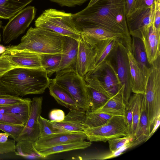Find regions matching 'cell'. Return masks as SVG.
<instances>
[{"instance_id": "obj_42", "label": "cell", "mask_w": 160, "mask_h": 160, "mask_svg": "<svg viewBox=\"0 0 160 160\" xmlns=\"http://www.w3.org/2000/svg\"><path fill=\"white\" fill-rule=\"evenodd\" d=\"M62 6L72 7L81 5L88 0H50Z\"/></svg>"}, {"instance_id": "obj_38", "label": "cell", "mask_w": 160, "mask_h": 160, "mask_svg": "<svg viewBox=\"0 0 160 160\" xmlns=\"http://www.w3.org/2000/svg\"><path fill=\"white\" fill-rule=\"evenodd\" d=\"M15 68L4 56H0V78L9 71Z\"/></svg>"}, {"instance_id": "obj_30", "label": "cell", "mask_w": 160, "mask_h": 160, "mask_svg": "<svg viewBox=\"0 0 160 160\" xmlns=\"http://www.w3.org/2000/svg\"><path fill=\"white\" fill-rule=\"evenodd\" d=\"M42 68L46 71L49 77L57 71L62 54H39Z\"/></svg>"}, {"instance_id": "obj_47", "label": "cell", "mask_w": 160, "mask_h": 160, "mask_svg": "<svg viewBox=\"0 0 160 160\" xmlns=\"http://www.w3.org/2000/svg\"><path fill=\"white\" fill-rule=\"evenodd\" d=\"M160 124V116L158 117L156 119L153 125V128L152 130L150 132L149 135H148L146 141L148 140L153 135L154 132L156 131L157 129L158 128Z\"/></svg>"}, {"instance_id": "obj_12", "label": "cell", "mask_w": 160, "mask_h": 160, "mask_svg": "<svg viewBox=\"0 0 160 160\" xmlns=\"http://www.w3.org/2000/svg\"><path fill=\"white\" fill-rule=\"evenodd\" d=\"M86 139V135L83 132H60L39 138L33 147L36 152L43 148Z\"/></svg>"}, {"instance_id": "obj_37", "label": "cell", "mask_w": 160, "mask_h": 160, "mask_svg": "<svg viewBox=\"0 0 160 160\" xmlns=\"http://www.w3.org/2000/svg\"><path fill=\"white\" fill-rule=\"evenodd\" d=\"M26 99L21 98L17 96L0 95V106L9 105L18 103L24 101Z\"/></svg>"}, {"instance_id": "obj_3", "label": "cell", "mask_w": 160, "mask_h": 160, "mask_svg": "<svg viewBox=\"0 0 160 160\" xmlns=\"http://www.w3.org/2000/svg\"><path fill=\"white\" fill-rule=\"evenodd\" d=\"M65 36L42 28L31 27L20 42L6 50H23L41 54H62Z\"/></svg>"}, {"instance_id": "obj_15", "label": "cell", "mask_w": 160, "mask_h": 160, "mask_svg": "<svg viewBox=\"0 0 160 160\" xmlns=\"http://www.w3.org/2000/svg\"><path fill=\"white\" fill-rule=\"evenodd\" d=\"M84 77L86 82L90 111H94L103 105L111 97L94 76L87 74Z\"/></svg>"}, {"instance_id": "obj_49", "label": "cell", "mask_w": 160, "mask_h": 160, "mask_svg": "<svg viewBox=\"0 0 160 160\" xmlns=\"http://www.w3.org/2000/svg\"><path fill=\"white\" fill-rule=\"evenodd\" d=\"M6 47L0 44V54H2L6 50Z\"/></svg>"}, {"instance_id": "obj_18", "label": "cell", "mask_w": 160, "mask_h": 160, "mask_svg": "<svg viewBox=\"0 0 160 160\" xmlns=\"http://www.w3.org/2000/svg\"><path fill=\"white\" fill-rule=\"evenodd\" d=\"M141 39L148 62L152 65L160 56V30H157L153 23L142 34Z\"/></svg>"}, {"instance_id": "obj_33", "label": "cell", "mask_w": 160, "mask_h": 160, "mask_svg": "<svg viewBox=\"0 0 160 160\" xmlns=\"http://www.w3.org/2000/svg\"><path fill=\"white\" fill-rule=\"evenodd\" d=\"M25 124L15 125L0 123V130L9 134L16 142Z\"/></svg>"}, {"instance_id": "obj_39", "label": "cell", "mask_w": 160, "mask_h": 160, "mask_svg": "<svg viewBox=\"0 0 160 160\" xmlns=\"http://www.w3.org/2000/svg\"><path fill=\"white\" fill-rule=\"evenodd\" d=\"M0 123L15 125L24 124L22 122L16 117L1 112Z\"/></svg>"}, {"instance_id": "obj_14", "label": "cell", "mask_w": 160, "mask_h": 160, "mask_svg": "<svg viewBox=\"0 0 160 160\" xmlns=\"http://www.w3.org/2000/svg\"><path fill=\"white\" fill-rule=\"evenodd\" d=\"M78 41L76 70L79 74L84 77L94 69L96 54L95 48V46L90 45L81 38Z\"/></svg>"}, {"instance_id": "obj_24", "label": "cell", "mask_w": 160, "mask_h": 160, "mask_svg": "<svg viewBox=\"0 0 160 160\" xmlns=\"http://www.w3.org/2000/svg\"><path fill=\"white\" fill-rule=\"evenodd\" d=\"M31 101L30 98H26L24 101L18 103L0 106V112L15 117L25 124L30 115Z\"/></svg>"}, {"instance_id": "obj_32", "label": "cell", "mask_w": 160, "mask_h": 160, "mask_svg": "<svg viewBox=\"0 0 160 160\" xmlns=\"http://www.w3.org/2000/svg\"><path fill=\"white\" fill-rule=\"evenodd\" d=\"M139 123L142 135L147 138L151 132V127L146 110L144 95L141 109Z\"/></svg>"}, {"instance_id": "obj_35", "label": "cell", "mask_w": 160, "mask_h": 160, "mask_svg": "<svg viewBox=\"0 0 160 160\" xmlns=\"http://www.w3.org/2000/svg\"><path fill=\"white\" fill-rule=\"evenodd\" d=\"M134 139L133 137L131 135L110 139L108 141L110 151L115 152L127 143Z\"/></svg>"}, {"instance_id": "obj_20", "label": "cell", "mask_w": 160, "mask_h": 160, "mask_svg": "<svg viewBox=\"0 0 160 160\" xmlns=\"http://www.w3.org/2000/svg\"><path fill=\"white\" fill-rule=\"evenodd\" d=\"M80 30L81 38L92 46H95L105 40L118 38L122 40L127 48H130L122 36L104 28L100 27H89L82 28Z\"/></svg>"}, {"instance_id": "obj_19", "label": "cell", "mask_w": 160, "mask_h": 160, "mask_svg": "<svg viewBox=\"0 0 160 160\" xmlns=\"http://www.w3.org/2000/svg\"><path fill=\"white\" fill-rule=\"evenodd\" d=\"M78 41L65 36L60 62L56 74L71 70H76Z\"/></svg>"}, {"instance_id": "obj_43", "label": "cell", "mask_w": 160, "mask_h": 160, "mask_svg": "<svg viewBox=\"0 0 160 160\" xmlns=\"http://www.w3.org/2000/svg\"><path fill=\"white\" fill-rule=\"evenodd\" d=\"M157 0H135L134 9L151 7L155 5Z\"/></svg>"}, {"instance_id": "obj_21", "label": "cell", "mask_w": 160, "mask_h": 160, "mask_svg": "<svg viewBox=\"0 0 160 160\" xmlns=\"http://www.w3.org/2000/svg\"><path fill=\"white\" fill-rule=\"evenodd\" d=\"M127 53L130 66L132 92L136 94H144L147 78L133 57L131 50L127 49Z\"/></svg>"}, {"instance_id": "obj_5", "label": "cell", "mask_w": 160, "mask_h": 160, "mask_svg": "<svg viewBox=\"0 0 160 160\" xmlns=\"http://www.w3.org/2000/svg\"><path fill=\"white\" fill-rule=\"evenodd\" d=\"M106 60L116 73L120 83L119 92L126 104L129 99L132 91L127 49L121 40L118 41Z\"/></svg>"}, {"instance_id": "obj_48", "label": "cell", "mask_w": 160, "mask_h": 160, "mask_svg": "<svg viewBox=\"0 0 160 160\" xmlns=\"http://www.w3.org/2000/svg\"><path fill=\"white\" fill-rule=\"evenodd\" d=\"M9 134L6 133L0 132V143H3L7 142Z\"/></svg>"}, {"instance_id": "obj_6", "label": "cell", "mask_w": 160, "mask_h": 160, "mask_svg": "<svg viewBox=\"0 0 160 160\" xmlns=\"http://www.w3.org/2000/svg\"><path fill=\"white\" fill-rule=\"evenodd\" d=\"M52 81L68 92L83 110L86 112L90 111L84 77L76 70L56 74Z\"/></svg>"}, {"instance_id": "obj_50", "label": "cell", "mask_w": 160, "mask_h": 160, "mask_svg": "<svg viewBox=\"0 0 160 160\" xmlns=\"http://www.w3.org/2000/svg\"><path fill=\"white\" fill-rule=\"evenodd\" d=\"M99 0H90L87 7H89L91 6Z\"/></svg>"}, {"instance_id": "obj_4", "label": "cell", "mask_w": 160, "mask_h": 160, "mask_svg": "<svg viewBox=\"0 0 160 160\" xmlns=\"http://www.w3.org/2000/svg\"><path fill=\"white\" fill-rule=\"evenodd\" d=\"M36 27L44 28L79 41L81 31L71 13L53 8L45 10L35 21Z\"/></svg>"}, {"instance_id": "obj_45", "label": "cell", "mask_w": 160, "mask_h": 160, "mask_svg": "<svg viewBox=\"0 0 160 160\" xmlns=\"http://www.w3.org/2000/svg\"><path fill=\"white\" fill-rule=\"evenodd\" d=\"M126 16H128L134 10L135 0H124Z\"/></svg>"}, {"instance_id": "obj_29", "label": "cell", "mask_w": 160, "mask_h": 160, "mask_svg": "<svg viewBox=\"0 0 160 160\" xmlns=\"http://www.w3.org/2000/svg\"><path fill=\"white\" fill-rule=\"evenodd\" d=\"M125 106L122 97L119 92L95 111L113 116H124Z\"/></svg>"}, {"instance_id": "obj_41", "label": "cell", "mask_w": 160, "mask_h": 160, "mask_svg": "<svg viewBox=\"0 0 160 160\" xmlns=\"http://www.w3.org/2000/svg\"><path fill=\"white\" fill-rule=\"evenodd\" d=\"M64 111L60 109H55L52 110L49 113L50 120L56 122L62 121L65 117Z\"/></svg>"}, {"instance_id": "obj_52", "label": "cell", "mask_w": 160, "mask_h": 160, "mask_svg": "<svg viewBox=\"0 0 160 160\" xmlns=\"http://www.w3.org/2000/svg\"><path fill=\"white\" fill-rule=\"evenodd\" d=\"M2 54H0V56H1Z\"/></svg>"}, {"instance_id": "obj_36", "label": "cell", "mask_w": 160, "mask_h": 160, "mask_svg": "<svg viewBox=\"0 0 160 160\" xmlns=\"http://www.w3.org/2000/svg\"><path fill=\"white\" fill-rule=\"evenodd\" d=\"M133 98L131 95L128 102L126 104L124 116L128 131L131 135L132 131Z\"/></svg>"}, {"instance_id": "obj_22", "label": "cell", "mask_w": 160, "mask_h": 160, "mask_svg": "<svg viewBox=\"0 0 160 160\" xmlns=\"http://www.w3.org/2000/svg\"><path fill=\"white\" fill-rule=\"evenodd\" d=\"M48 88L50 95L59 104L70 110H82L68 92L52 80Z\"/></svg>"}, {"instance_id": "obj_46", "label": "cell", "mask_w": 160, "mask_h": 160, "mask_svg": "<svg viewBox=\"0 0 160 160\" xmlns=\"http://www.w3.org/2000/svg\"><path fill=\"white\" fill-rule=\"evenodd\" d=\"M4 95L17 96L14 93L4 85L0 79V95Z\"/></svg>"}, {"instance_id": "obj_25", "label": "cell", "mask_w": 160, "mask_h": 160, "mask_svg": "<svg viewBox=\"0 0 160 160\" xmlns=\"http://www.w3.org/2000/svg\"><path fill=\"white\" fill-rule=\"evenodd\" d=\"M92 142L84 140L68 143L36 151L38 155L42 158H45L53 154L78 149H85L90 147Z\"/></svg>"}, {"instance_id": "obj_28", "label": "cell", "mask_w": 160, "mask_h": 160, "mask_svg": "<svg viewBox=\"0 0 160 160\" xmlns=\"http://www.w3.org/2000/svg\"><path fill=\"white\" fill-rule=\"evenodd\" d=\"M122 39L115 38L105 40L95 45L96 54L95 67L92 71L96 70L105 61L118 41Z\"/></svg>"}, {"instance_id": "obj_10", "label": "cell", "mask_w": 160, "mask_h": 160, "mask_svg": "<svg viewBox=\"0 0 160 160\" xmlns=\"http://www.w3.org/2000/svg\"><path fill=\"white\" fill-rule=\"evenodd\" d=\"M42 97L32 98L29 118L16 142L21 141L27 146L33 148L34 142L40 137L38 119L42 112Z\"/></svg>"}, {"instance_id": "obj_51", "label": "cell", "mask_w": 160, "mask_h": 160, "mask_svg": "<svg viewBox=\"0 0 160 160\" xmlns=\"http://www.w3.org/2000/svg\"><path fill=\"white\" fill-rule=\"evenodd\" d=\"M2 22L0 20V31L1 28L2 27ZM1 41V34L0 32V42Z\"/></svg>"}, {"instance_id": "obj_1", "label": "cell", "mask_w": 160, "mask_h": 160, "mask_svg": "<svg viewBox=\"0 0 160 160\" xmlns=\"http://www.w3.org/2000/svg\"><path fill=\"white\" fill-rule=\"evenodd\" d=\"M125 4L124 0H99L72 14V17L80 30L83 28L101 27L122 35L128 46L131 47V36L126 34L115 20L118 11Z\"/></svg>"}, {"instance_id": "obj_34", "label": "cell", "mask_w": 160, "mask_h": 160, "mask_svg": "<svg viewBox=\"0 0 160 160\" xmlns=\"http://www.w3.org/2000/svg\"><path fill=\"white\" fill-rule=\"evenodd\" d=\"M38 122L40 132L39 138L60 132L58 130L53 127L50 120L44 118L41 115L39 117Z\"/></svg>"}, {"instance_id": "obj_17", "label": "cell", "mask_w": 160, "mask_h": 160, "mask_svg": "<svg viewBox=\"0 0 160 160\" xmlns=\"http://www.w3.org/2000/svg\"><path fill=\"white\" fill-rule=\"evenodd\" d=\"M86 112L82 110H70L63 120L60 122H50L53 127L60 132H83Z\"/></svg>"}, {"instance_id": "obj_7", "label": "cell", "mask_w": 160, "mask_h": 160, "mask_svg": "<svg viewBox=\"0 0 160 160\" xmlns=\"http://www.w3.org/2000/svg\"><path fill=\"white\" fill-rule=\"evenodd\" d=\"M152 65L143 94L151 127L160 116V57Z\"/></svg>"}, {"instance_id": "obj_2", "label": "cell", "mask_w": 160, "mask_h": 160, "mask_svg": "<svg viewBox=\"0 0 160 160\" xmlns=\"http://www.w3.org/2000/svg\"><path fill=\"white\" fill-rule=\"evenodd\" d=\"M0 79L4 85L18 96L43 93L52 80L43 68H16L6 72Z\"/></svg>"}, {"instance_id": "obj_23", "label": "cell", "mask_w": 160, "mask_h": 160, "mask_svg": "<svg viewBox=\"0 0 160 160\" xmlns=\"http://www.w3.org/2000/svg\"><path fill=\"white\" fill-rule=\"evenodd\" d=\"M131 37L132 53L147 78L152 65L148 62L143 42L141 39L138 38L134 36Z\"/></svg>"}, {"instance_id": "obj_9", "label": "cell", "mask_w": 160, "mask_h": 160, "mask_svg": "<svg viewBox=\"0 0 160 160\" xmlns=\"http://www.w3.org/2000/svg\"><path fill=\"white\" fill-rule=\"evenodd\" d=\"M36 9L29 6L24 8L9 19L2 28V40L5 44L16 39L23 33L34 18Z\"/></svg>"}, {"instance_id": "obj_8", "label": "cell", "mask_w": 160, "mask_h": 160, "mask_svg": "<svg viewBox=\"0 0 160 160\" xmlns=\"http://www.w3.org/2000/svg\"><path fill=\"white\" fill-rule=\"evenodd\" d=\"M83 132L89 141L106 142L112 138L130 135L125 116H114L104 124L87 128Z\"/></svg>"}, {"instance_id": "obj_40", "label": "cell", "mask_w": 160, "mask_h": 160, "mask_svg": "<svg viewBox=\"0 0 160 160\" xmlns=\"http://www.w3.org/2000/svg\"><path fill=\"white\" fill-rule=\"evenodd\" d=\"M15 141L8 139L6 142L0 143V154H7L15 152Z\"/></svg>"}, {"instance_id": "obj_27", "label": "cell", "mask_w": 160, "mask_h": 160, "mask_svg": "<svg viewBox=\"0 0 160 160\" xmlns=\"http://www.w3.org/2000/svg\"><path fill=\"white\" fill-rule=\"evenodd\" d=\"M33 0H0V18L9 19Z\"/></svg>"}, {"instance_id": "obj_16", "label": "cell", "mask_w": 160, "mask_h": 160, "mask_svg": "<svg viewBox=\"0 0 160 160\" xmlns=\"http://www.w3.org/2000/svg\"><path fill=\"white\" fill-rule=\"evenodd\" d=\"M16 68H42L39 54L28 51L6 50L2 54Z\"/></svg>"}, {"instance_id": "obj_44", "label": "cell", "mask_w": 160, "mask_h": 160, "mask_svg": "<svg viewBox=\"0 0 160 160\" xmlns=\"http://www.w3.org/2000/svg\"><path fill=\"white\" fill-rule=\"evenodd\" d=\"M153 25L157 30H160V0H157L155 4Z\"/></svg>"}, {"instance_id": "obj_11", "label": "cell", "mask_w": 160, "mask_h": 160, "mask_svg": "<svg viewBox=\"0 0 160 160\" xmlns=\"http://www.w3.org/2000/svg\"><path fill=\"white\" fill-rule=\"evenodd\" d=\"M155 10V4L150 8L134 9L126 16L127 26L131 36L142 39L144 32L153 23Z\"/></svg>"}, {"instance_id": "obj_26", "label": "cell", "mask_w": 160, "mask_h": 160, "mask_svg": "<svg viewBox=\"0 0 160 160\" xmlns=\"http://www.w3.org/2000/svg\"><path fill=\"white\" fill-rule=\"evenodd\" d=\"M143 94L134 93L133 98L132 121L131 135L140 143L146 142L147 138L142 133L139 119Z\"/></svg>"}, {"instance_id": "obj_13", "label": "cell", "mask_w": 160, "mask_h": 160, "mask_svg": "<svg viewBox=\"0 0 160 160\" xmlns=\"http://www.w3.org/2000/svg\"><path fill=\"white\" fill-rule=\"evenodd\" d=\"M87 74L96 77L111 97L119 93L120 88L119 80L114 68L108 61H105L96 70Z\"/></svg>"}, {"instance_id": "obj_31", "label": "cell", "mask_w": 160, "mask_h": 160, "mask_svg": "<svg viewBox=\"0 0 160 160\" xmlns=\"http://www.w3.org/2000/svg\"><path fill=\"white\" fill-rule=\"evenodd\" d=\"M113 116L95 111L86 112L84 122L86 128L101 126L107 122Z\"/></svg>"}]
</instances>
